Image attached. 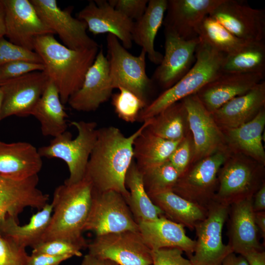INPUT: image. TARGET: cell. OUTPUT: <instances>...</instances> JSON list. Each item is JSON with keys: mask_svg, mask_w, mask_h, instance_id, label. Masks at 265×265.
I'll use <instances>...</instances> for the list:
<instances>
[{"mask_svg": "<svg viewBox=\"0 0 265 265\" xmlns=\"http://www.w3.org/2000/svg\"><path fill=\"white\" fill-rule=\"evenodd\" d=\"M125 184L129 192L127 203L137 223L155 220L164 215L146 191L142 173L134 160L126 173Z\"/></svg>", "mask_w": 265, "mask_h": 265, "instance_id": "d6a6232c", "label": "cell"}, {"mask_svg": "<svg viewBox=\"0 0 265 265\" xmlns=\"http://www.w3.org/2000/svg\"><path fill=\"white\" fill-rule=\"evenodd\" d=\"M229 151H217L192 163L180 175L172 191L184 198L208 209L214 202L217 175Z\"/></svg>", "mask_w": 265, "mask_h": 265, "instance_id": "ba28073f", "label": "cell"}, {"mask_svg": "<svg viewBox=\"0 0 265 265\" xmlns=\"http://www.w3.org/2000/svg\"><path fill=\"white\" fill-rule=\"evenodd\" d=\"M86 247L82 244L66 240L55 239L42 242L35 246L32 253L44 254L52 256L81 257V250Z\"/></svg>", "mask_w": 265, "mask_h": 265, "instance_id": "ab89813d", "label": "cell"}, {"mask_svg": "<svg viewBox=\"0 0 265 265\" xmlns=\"http://www.w3.org/2000/svg\"><path fill=\"white\" fill-rule=\"evenodd\" d=\"M265 106V81L212 112L221 129L237 128L251 121Z\"/></svg>", "mask_w": 265, "mask_h": 265, "instance_id": "484cf974", "label": "cell"}, {"mask_svg": "<svg viewBox=\"0 0 265 265\" xmlns=\"http://www.w3.org/2000/svg\"><path fill=\"white\" fill-rule=\"evenodd\" d=\"M247 42L265 41V11L241 0H222L209 15Z\"/></svg>", "mask_w": 265, "mask_h": 265, "instance_id": "5bb4252c", "label": "cell"}, {"mask_svg": "<svg viewBox=\"0 0 265 265\" xmlns=\"http://www.w3.org/2000/svg\"><path fill=\"white\" fill-rule=\"evenodd\" d=\"M226 55L199 40L195 52V61L191 69L176 83L164 90L142 109L137 121L144 122L173 104L195 94L222 73Z\"/></svg>", "mask_w": 265, "mask_h": 265, "instance_id": "277c9868", "label": "cell"}, {"mask_svg": "<svg viewBox=\"0 0 265 265\" xmlns=\"http://www.w3.org/2000/svg\"><path fill=\"white\" fill-rule=\"evenodd\" d=\"M198 38L202 42L226 55L237 52L249 43L235 36L210 16L202 22L199 28Z\"/></svg>", "mask_w": 265, "mask_h": 265, "instance_id": "d590c367", "label": "cell"}, {"mask_svg": "<svg viewBox=\"0 0 265 265\" xmlns=\"http://www.w3.org/2000/svg\"><path fill=\"white\" fill-rule=\"evenodd\" d=\"M108 2L115 9L135 21L144 13L149 0H109Z\"/></svg>", "mask_w": 265, "mask_h": 265, "instance_id": "f6af8a7d", "label": "cell"}, {"mask_svg": "<svg viewBox=\"0 0 265 265\" xmlns=\"http://www.w3.org/2000/svg\"><path fill=\"white\" fill-rule=\"evenodd\" d=\"M113 89L108 60L100 48L81 87L70 97L67 103L77 111H94L112 96Z\"/></svg>", "mask_w": 265, "mask_h": 265, "instance_id": "d6986e66", "label": "cell"}, {"mask_svg": "<svg viewBox=\"0 0 265 265\" xmlns=\"http://www.w3.org/2000/svg\"><path fill=\"white\" fill-rule=\"evenodd\" d=\"M5 10V35L10 42L34 51L35 39L54 34L39 17L28 0H1Z\"/></svg>", "mask_w": 265, "mask_h": 265, "instance_id": "2e32d148", "label": "cell"}, {"mask_svg": "<svg viewBox=\"0 0 265 265\" xmlns=\"http://www.w3.org/2000/svg\"><path fill=\"white\" fill-rule=\"evenodd\" d=\"M40 18L63 45L75 50L99 47L98 44L87 34L86 23L72 15L73 7L61 9L55 0H30Z\"/></svg>", "mask_w": 265, "mask_h": 265, "instance_id": "7c38bea8", "label": "cell"}, {"mask_svg": "<svg viewBox=\"0 0 265 265\" xmlns=\"http://www.w3.org/2000/svg\"><path fill=\"white\" fill-rule=\"evenodd\" d=\"M106 40V56L113 89H127L148 105V97L154 82L146 73V53L141 50L138 55L132 54L111 34H107Z\"/></svg>", "mask_w": 265, "mask_h": 265, "instance_id": "52a82bcc", "label": "cell"}, {"mask_svg": "<svg viewBox=\"0 0 265 265\" xmlns=\"http://www.w3.org/2000/svg\"><path fill=\"white\" fill-rule=\"evenodd\" d=\"M84 21L87 29L94 35L111 34L127 49L132 47L134 21L111 6L106 0H90L77 14Z\"/></svg>", "mask_w": 265, "mask_h": 265, "instance_id": "ffe728a7", "label": "cell"}, {"mask_svg": "<svg viewBox=\"0 0 265 265\" xmlns=\"http://www.w3.org/2000/svg\"><path fill=\"white\" fill-rule=\"evenodd\" d=\"M71 124L78 131L75 138H72L70 132L66 131L53 137L49 145L38 149L42 158L59 159L66 163L69 176L64 183L67 184L77 183L84 178L98 132L95 122L73 121Z\"/></svg>", "mask_w": 265, "mask_h": 265, "instance_id": "8992f818", "label": "cell"}, {"mask_svg": "<svg viewBox=\"0 0 265 265\" xmlns=\"http://www.w3.org/2000/svg\"><path fill=\"white\" fill-rule=\"evenodd\" d=\"M183 251L178 248H164L151 251L153 265H192L184 258Z\"/></svg>", "mask_w": 265, "mask_h": 265, "instance_id": "ee69618b", "label": "cell"}, {"mask_svg": "<svg viewBox=\"0 0 265 265\" xmlns=\"http://www.w3.org/2000/svg\"><path fill=\"white\" fill-rule=\"evenodd\" d=\"M167 0H149L143 15L134 21L132 42L141 47L152 63L159 65L163 54L154 47L155 38L163 23Z\"/></svg>", "mask_w": 265, "mask_h": 265, "instance_id": "83f0119b", "label": "cell"}, {"mask_svg": "<svg viewBox=\"0 0 265 265\" xmlns=\"http://www.w3.org/2000/svg\"><path fill=\"white\" fill-rule=\"evenodd\" d=\"M181 101L187 111L188 128L193 142L190 164L227 149L222 130L197 95H190Z\"/></svg>", "mask_w": 265, "mask_h": 265, "instance_id": "4fadbf2b", "label": "cell"}, {"mask_svg": "<svg viewBox=\"0 0 265 265\" xmlns=\"http://www.w3.org/2000/svg\"><path fill=\"white\" fill-rule=\"evenodd\" d=\"M93 232L96 236L127 231H138L124 197L109 190L102 192L92 190L90 209L84 231Z\"/></svg>", "mask_w": 265, "mask_h": 265, "instance_id": "9c48e42d", "label": "cell"}, {"mask_svg": "<svg viewBox=\"0 0 265 265\" xmlns=\"http://www.w3.org/2000/svg\"><path fill=\"white\" fill-rule=\"evenodd\" d=\"M45 70L43 64L26 61H14L0 66V84L34 71Z\"/></svg>", "mask_w": 265, "mask_h": 265, "instance_id": "7bdbcfd3", "label": "cell"}, {"mask_svg": "<svg viewBox=\"0 0 265 265\" xmlns=\"http://www.w3.org/2000/svg\"><path fill=\"white\" fill-rule=\"evenodd\" d=\"M265 41L249 42L237 52L226 55L222 67L224 73H265Z\"/></svg>", "mask_w": 265, "mask_h": 265, "instance_id": "e575fe53", "label": "cell"}, {"mask_svg": "<svg viewBox=\"0 0 265 265\" xmlns=\"http://www.w3.org/2000/svg\"><path fill=\"white\" fill-rule=\"evenodd\" d=\"M265 126L264 108L251 121L240 126L221 129L228 150L243 154L265 165V151L263 143Z\"/></svg>", "mask_w": 265, "mask_h": 265, "instance_id": "4316f807", "label": "cell"}, {"mask_svg": "<svg viewBox=\"0 0 265 265\" xmlns=\"http://www.w3.org/2000/svg\"><path fill=\"white\" fill-rule=\"evenodd\" d=\"M180 141L164 139L146 128L133 143V159L138 168L142 170L168 160Z\"/></svg>", "mask_w": 265, "mask_h": 265, "instance_id": "1f68e13d", "label": "cell"}, {"mask_svg": "<svg viewBox=\"0 0 265 265\" xmlns=\"http://www.w3.org/2000/svg\"><path fill=\"white\" fill-rule=\"evenodd\" d=\"M138 231L146 245L151 250L164 248H178L190 256L195 241L188 237L184 226L165 215L149 221L137 223Z\"/></svg>", "mask_w": 265, "mask_h": 265, "instance_id": "cb8c5ba5", "label": "cell"}, {"mask_svg": "<svg viewBox=\"0 0 265 265\" xmlns=\"http://www.w3.org/2000/svg\"><path fill=\"white\" fill-rule=\"evenodd\" d=\"M52 212L51 203H47L38 212L32 215L27 224L22 226L14 218L7 216L0 222V234L21 246L33 248L42 242Z\"/></svg>", "mask_w": 265, "mask_h": 265, "instance_id": "f1b7e54d", "label": "cell"}, {"mask_svg": "<svg viewBox=\"0 0 265 265\" xmlns=\"http://www.w3.org/2000/svg\"><path fill=\"white\" fill-rule=\"evenodd\" d=\"M214 201L230 206L252 198L265 180V165L240 153H229L219 170Z\"/></svg>", "mask_w": 265, "mask_h": 265, "instance_id": "5b68a950", "label": "cell"}, {"mask_svg": "<svg viewBox=\"0 0 265 265\" xmlns=\"http://www.w3.org/2000/svg\"><path fill=\"white\" fill-rule=\"evenodd\" d=\"M2 99H3V94H2V92L0 86V121H1V120H0V111H1L2 103Z\"/></svg>", "mask_w": 265, "mask_h": 265, "instance_id": "db71d44e", "label": "cell"}, {"mask_svg": "<svg viewBox=\"0 0 265 265\" xmlns=\"http://www.w3.org/2000/svg\"><path fill=\"white\" fill-rule=\"evenodd\" d=\"M118 89L119 92L112 95V104L115 112L126 122L137 121L140 112L147 103L127 89L121 87Z\"/></svg>", "mask_w": 265, "mask_h": 265, "instance_id": "74e56055", "label": "cell"}, {"mask_svg": "<svg viewBox=\"0 0 265 265\" xmlns=\"http://www.w3.org/2000/svg\"><path fill=\"white\" fill-rule=\"evenodd\" d=\"M149 196L166 217L191 230L207 215L208 209L184 198L172 190Z\"/></svg>", "mask_w": 265, "mask_h": 265, "instance_id": "4dcf8cb0", "label": "cell"}, {"mask_svg": "<svg viewBox=\"0 0 265 265\" xmlns=\"http://www.w3.org/2000/svg\"><path fill=\"white\" fill-rule=\"evenodd\" d=\"M80 265H117V264L109 260L100 259L87 254L83 257Z\"/></svg>", "mask_w": 265, "mask_h": 265, "instance_id": "f907efd6", "label": "cell"}, {"mask_svg": "<svg viewBox=\"0 0 265 265\" xmlns=\"http://www.w3.org/2000/svg\"><path fill=\"white\" fill-rule=\"evenodd\" d=\"M63 105L56 87L49 80L31 113L39 122L44 136L54 137L66 131L68 116Z\"/></svg>", "mask_w": 265, "mask_h": 265, "instance_id": "f546056e", "label": "cell"}, {"mask_svg": "<svg viewBox=\"0 0 265 265\" xmlns=\"http://www.w3.org/2000/svg\"><path fill=\"white\" fill-rule=\"evenodd\" d=\"M26 61L43 63L40 55L34 51H31L0 38V66L14 61Z\"/></svg>", "mask_w": 265, "mask_h": 265, "instance_id": "f35d334b", "label": "cell"}, {"mask_svg": "<svg viewBox=\"0 0 265 265\" xmlns=\"http://www.w3.org/2000/svg\"><path fill=\"white\" fill-rule=\"evenodd\" d=\"M144 188L148 195L172 190L180 173L168 160L140 170Z\"/></svg>", "mask_w": 265, "mask_h": 265, "instance_id": "8d00e7d4", "label": "cell"}, {"mask_svg": "<svg viewBox=\"0 0 265 265\" xmlns=\"http://www.w3.org/2000/svg\"><path fill=\"white\" fill-rule=\"evenodd\" d=\"M265 73H224L210 81L195 94L211 113L227 102L251 90L264 81Z\"/></svg>", "mask_w": 265, "mask_h": 265, "instance_id": "7402d4cb", "label": "cell"}, {"mask_svg": "<svg viewBox=\"0 0 265 265\" xmlns=\"http://www.w3.org/2000/svg\"><path fill=\"white\" fill-rule=\"evenodd\" d=\"M193 139L189 131L181 140L168 159L178 171L180 175L184 172L190 164L193 155Z\"/></svg>", "mask_w": 265, "mask_h": 265, "instance_id": "60d3db41", "label": "cell"}, {"mask_svg": "<svg viewBox=\"0 0 265 265\" xmlns=\"http://www.w3.org/2000/svg\"><path fill=\"white\" fill-rule=\"evenodd\" d=\"M151 119L147 128L167 140H180L189 132L187 111L181 101L167 107Z\"/></svg>", "mask_w": 265, "mask_h": 265, "instance_id": "836d02e7", "label": "cell"}, {"mask_svg": "<svg viewBox=\"0 0 265 265\" xmlns=\"http://www.w3.org/2000/svg\"><path fill=\"white\" fill-rule=\"evenodd\" d=\"M5 35V10L1 0L0 3V38Z\"/></svg>", "mask_w": 265, "mask_h": 265, "instance_id": "f5cc1de1", "label": "cell"}, {"mask_svg": "<svg viewBox=\"0 0 265 265\" xmlns=\"http://www.w3.org/2000/svg\"><path fill=\"white\" fill-rule=\"evenodd\" d=\"M43 162L38 149L26 142L0 141V176L23 180L38 175Z\"/></svg>", "mask_w": 265, "mask_h": 265, "instance_id": "d4e9b609", "label": "cell"}, {"mask_svg": "<svg viewBox=\"0 0 265 265\" xmlns=\"http://www.w3.org/2000/svg\"><path fill=\"white\" fill-rule=\"evenodd\" d=\"M254 214L252 198L229 206L228 244L236 254L243 256L251 251L263 250Z\"/></svg>", "mask_w": 265, "mask_h": 265, "instance_id": "603a6c76", "label": "cell"}, {"mask_svg": "<svg viewBox=\"0 0 265 265\" xmlns=\"http://www.w3.org/2000/svg\"><path fill=\"white\" fill-rule=\"evenodd\" d=\"M222 0H167L162 25L164 30L185 40L198 38L204 19Z\"/></svg>", "mask_w": 265, "mask_h": 265, "instance_id": "ac0fdd59", "label": "cell"}, {"mask_svg": "<svg viewBox=\"0 0 265 265\" xmlns=\"http://www.w3.org/2000/svg\"><path fill=\"white\" fill-rule=\"evenodd\" d=\"M243 257L249 265H265L264 250L251 251L245 254Z\"/></svg>", "mask_w": 265, "mask_h": 265, "instance_id": "c3c4849f", "label": "cell"}, {"mask_svg": "<svg viewBox=\"0 0 265 265\" xmlns=\"http://www.w3.org/2000/svg\"><path fill=\"white\" fill-rule=\"evenodd\" d=\"M72 258L70 256H52L44 254L32 253L28 255L27 265H59Z\"/></svg>", "mask_w": 265, "mask_h": 265, "instance_id": "bcb514c9", "label": "cell"}, {"mask_svg": "<svg viewBox=\"0 0 265 265\" xmlns=\"http://www.w3.org/2000/svg\"><path fill=\"white\" fill-rule=\"evenodd\" d=\"M252 207L254 212L265 210V183L255 193L252 197Z\"/></svg>", "mask_w": 265, "mask_h": 265, "instance_id": "7dc6e473", "label": "cell"}, {"mask_svg": "<svg viewBox=\"0 0 265 265\" xmlns=\"http://www.w3.org/2000/svg\"><path fill=\"white\" fill-rule=\"evenodd\" d=\"M34 51L41 57L44 71L56 87L61 102L65 105L81 87L99 47L79 50L70 49L57 41L53 34H49L35 39Z\"/></svg>", "mask_w": 265, "mask_h": 265, "instance_id": "7a4b0ae2", "label": "cell"}, {"mask_svg": "<svg viewBox=\"0 0 265 265\" xmlns=\"http://www.w3.org/2000/svg\"><path fill=\"white\" fill-rule=\"evenodd\" d=\"M0 2H1V0H0Z\"/></svg>", "mask_w": 265, "mask_h": 265, "instance_id": "11a10c76", "label": "cell"}, {"mask_svg": "<svg viewBox=\"0 0 265 265\" xmlns=\"http://www.w3.org/2000/svg\"><path fill=\"white\" fill-rule=\"evenodd\" d=\"M229 206L213 202L208 208L206 217L195 226L197 239L192 254V265H221L223 259L233 252L222 241V232L228 219Z\"/></svg>", "mask_w": 265, "mask_h": 265, "instance_id": "30bf717a", "label": "cell"}, {"mask_svg": "<svg viewBox=\"0 0 265 265\" xmlns=\"http://www.w3.org/2000/svg\"><path fill=\"white\" fill-rule=\"evenodd\" d=\"M88 254L118 265H152L151 250L139 231H127L96 236Z\"/></svg>", "mask_w": 265, "mask_h": 265, "instance_id": "8fae6325", "label": "cell"}, {"mask_svg": "<svg viewBox=\"0 0 265 265\" xmlns=\"http://www.w3.org/2000/svg\"><path fill=\"white\" fill-rule=\"evenodd\" d=\"M151 118L134 133L126 136L117 128L98 129L97 137L86 166L84 178L92 190H109L121 193L127 202L129 192L126 187V173L133 159V143L136 137L151 122Z\"/></svg>", "mask_w": 265, "mask_h": 265, "instance_id": "6da1fadb", "label": "cell"}, {"mask_svg": "<svg viewBox=\"0 0 265 265\" xmlns=\"http://www.w3.org/2000/svg\"><path fill=\"white\" fill-rule=\"evenodd\" d=\"M38 175L23 180L0 176V222L7 216L19 222V215L27 207L41 210L47 203L48 194L38 187Z\"/></svg>", "mask_w": 265, "mask_h": 265, "instance_id": "44dd1931", "label": "cell"}, {"mask_svg": "<svg viewBox=\"0 0 265 265\" xmlns=\"http://www.w3.org/2000/svg\"><path fill=\"white\" fill-rule=\"evenodd\" d=\"M49 81L44 71H34L0 84L3 94L0 120L31 115Z\"/></svg>", "mask_w": 265, "mask_h": 265, "instance_id": "9a60e30c", "label": "cell"}, {"mask_svg": "<svg viewBox=\"0 0 265 265\" xmlns=\"http://www.w3.org/2000/svg\"><path fill=\"white\" fill-rule=\"evenodd\" d=\"M164 55L151 80L166 90L179 81L195 61L199 39L185 40L164 30Z\"/></svg>", "mask_w": 265, "mask_h": 265, "instance_id": "e0dca14e", "label": "cell"}, {"mask_svg": "<svg viewBox=\"0 0 265 265\" xmlns=\"http://www.w3.org/2000/svg\"><path fill=\"white\" fill-rule=\"evenodd\" d=\"M221 265H249L245 258L242 255H237L232 252L222 261Z\"/></svg>", "mask_w": 265, "mask_h": 265, "instance_id": "681fc988", "label": "cell"}, {"mask_svg": "<svg viewBox=\"0 0 265 265\" xmlns=\"http://www.w3.org/2000/svg\"><path fill=\"white\" fill-rule=\"evenodd\" d=\"M117 265H118L117 264Z\"/></svg>", "mask_w": 265, "mask_h": 265, "instance_id": "9f6ffc18", "label": "cell"}, {"mask_svg": "<svg viewBox=\"0 0 265 265\" xmlns=\"http://www.w3.org/2000/svg\"><path fill=\"white\" fill-rule=\"evenodd\" d=\"M254 220L258 231L265 239V211L254 212Z\"/></svg>", "mask_w": 265, "mask_h": 265, "instance_id": "816d5d0a", "label": "cell"}, {"mask_svg": "<svg viewBox=\"0 0 265 265\" xmlns=\"http://www.w3.org/2000/svg\"><path fill=\"white\" fill-rule=\"evenodd\" d=\"M92 187L85 178L73 184H63L54 190L51 203L53 212L42 242L55 239L68 240L83 245L82 236L89 213Z\"/></svg>", "mask_w": 265, "mask_h": 265, "instance_id": "3957f363", "label": "cell"}, {"mask_svg": "<svg viewBox=\"0 0 265 265\" xmlns=\"http://www.w3.org/2000/svg\"><path fill=\"white\" fill-rule=\"evenodd\" d=\"M26 248L1 236L0 233V265H27Z\"/></svg>", "mask_w": 265, "mask_h": 265, "instance_id": "b9f144b4", "label": "cell"}]
</instances>
